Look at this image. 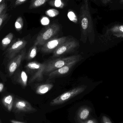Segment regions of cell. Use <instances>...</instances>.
<instances>
[{
  "mask_svg": "<svg viewBox=\"0 0 123 123\" xmlns=\"http://www.w3.org/2000/svg\"><path fill=\"white\" fill-rule=\"evenodd\" d=\"M27 0H16L15 5L16 6H19L26 2Z\"/></svg>",
  "mask_w": 123,
  "mask_h": 123,
  "instance_id": "83f0119b",
  "label": "cell"
},
{
  "mask_svg": "<svg viewBox=\"0 0 123 123\" xmlns=\"http://www.w3.org/2000/svg\"><path fill=\"white\" fill-rule=\"evenodd\" d=\"M68 39L67 37L53 38L42 45L40 50L44 53L53 52L56 49Z\"/></svg>",
  "mask_w": 123,
  "mask_h": 123,
  "instance_id": "52a82bcc",
  "label": "cell"
},
{
  "mask_svg": "<svg viewBox=\"0 0 123 123\" xmlns=\"http://www.w3.org/2000/svg\"><path fill=\"white\" fill-rule=\"evenodd\" d=\"M68 18L70 20L75 23H77V18L76 16L73 12L70 11L68 12L67 14Z\"/></svg>",
  "mask_w": 123,
  "mask_h": 123,
  "instance_id": "7402d4cb",
  "label": "cell"
},
{
  "mask_svg": "<svg viewBox=\"0 0 123 123\" xmlns=\"http://www.w3.org/2000/svg\"><path fill=\"white\" fill-rule=\"evenodd\" d=\"M28 76L27 74L24 71H22L21 72L20 74V82L24 87L26 86L27 85Z\"/></svg>",
  "mask_w": 123,
  "mask_h": 123,
  "instance_id": "ffe728a7",
  "label": "cell"
},
{
  "mask_svg": "<svg viewBox=\"0 0 123 123\" xmlns=\"http://www.w3.org/2000/svg\"><path fill=\"white\" fill-rule=\"evenodd\" d=\"M37 45L34 44L31 48L27 55V58L28 60H32L36 57L37 53Z\"/></svg>",
  "mask_w": 123,
  "mask_h": 123,
  "instance_id": "ac0fdd59",
  "label": "cell"
},
{
  "mask_svg": "<svg viewBox=\"0 0 123 123\" xmlns=\"http://www.w3.org/2000/svg\"><path fill=\"white\" fill-rule=\"evenodd\" d=\"M4 85L3 83L0 82V92H2V90L3 89Z\"/></svg>",
  "mask_w": 123,
  "mask_h": 123,
  "instance_id": "1f68e13d",
  "label": "cell"
},
{
  "mask_svg": "<svg viewBox=\"0 0 123 123\" xmlns=\"http://www.w3.org/2000/svg\"><path fill=\"white\" fill-rule=\"evenodd\" d=\"M45 14L50 17H54L59 14V12L57 9H51L46 11Z\"/></svg>",
  "mask_w": 123,
  "mask_h": 123,
  "instance_id": "44dd1931",
  "label": "cell"
},
{
  "mask_svg": "<svg viewBox=\"0 0 123 123\" xmlns=\"http://www.w3.org/2000/svg\"><path fill=\"white\" fill-rule=\"evenodd\" d=\"M49 19L46 17H44L41 19V24L44 25H47L49 23Z\"/></svg>",
  "mask_w": 123,
  "mask_h": 123,
  "instance_id": "cb8c5ba5",
  "label": "cell"
},
{
  "mask_svg": "<svg viewBox=\"0 0 123 123\" xmlns=\"http://www.w3.org/2000/svg\"><path fill=\"white\" fill-rule=\"evenodd\" d=\"M61 0H55V6L57 7H59L61 6Z\"/></svg>",
  "mask_w": 123,
  "mask_h": 123,
  "instance_id": "f1b7e54d",
  "label": "cell"
},
{
  "mask_svg": "<svg viewBox=\"0 0 123 123\" xmlns=\"http://www.w3.org/2000/svg\"><path fill=\"white\" fill-rule=\"evenodd\" d=\"M106 34L118 38H123V25L116 24L107 29Z\"/></svg>",
  "mask_w": 123,
  "mask_h": 123,
  "instance_id": "7c38bea8",
  "label": "cell"
},
{
  "mask_svg": "<svg viewBox=\"0 0 123 123\" xmlns=\"http://www.w3.org/2000/svg\"><path fill=\"white\" fill-rule=\"evenodd\" d=\"M13 37V35L11 32L9 33L1 41V45L4 48L6 47L11 42Z\"/></svg>",
  "mask_w": 123,
  "mask_h": 123,
  "instance_id": "2e32d148",
  "label": "cell"
},
{
  "mask_svg": "<svg viewBox=\"0 0 123 123\" xmlns=\"http://www.w3.org/2000/svg\"><path fill=\"white\" fill-rule=\"evenodd\" d=\"M6 8V4L5 3H2L0 4V16L5 10Z\"/></svg>",
  "mask_w": 123,
  "mask_h": 123,
  "instance_id": "4316f807",
  "label": "cell"
},
{
  "mask_svg": "<svg viewBox=\"0 0 123 123\" xmlns=\"http://www.w3.org/2000/svg\"><path fill=\"white\" fill-rule=\"evenodd\" d=\"M78 123H97V121L94 119L86 120L85 121H80V122H78Z\"/></svg>",
  "mask_w": 123,
  "mask_h": 123,
  "instance_id": "484cf974",
  "label": "cell"
},
{
  "mask_svg": "<svg viewBox=\"0 0 123 123\" xmlns=\"http://www.w3.org/2000/svg\"><path fill=\"white\" fill-rule=\"evenodd\" d=\"M3 0H0V3H1V2H2V1H3Z\"/></svg>",
  "mask_w": 123,
  "mask_h": 123,
  "instance_id": "836d02e7",
  "label": "cell"
},
{
  "mask_svg": "<svg viewBox=\"0 0 123 123\" xmlns=\"http://www.w3.org/2000/svg\"><path fill=\"white\" fill-rule=\"evenodd\" d=\"M81 60V59L77 60L72 62L61 68H59L50 72L48 74L49 79H52L56 77L59 76H62L67 74L75 64H76Z\"/></svg>",
  "mask_w": 123,
  "mask_h": 123,
  "instance_id": "8fae6325",
  "label": "cell"
},
{
  "mask_svg": "<svg viewBox=\"0 0 123 123\" xmlns=\"http://www.w3.org/2000/svg\"><path fill=\"white\" fill-rule=\"evenodd\" d=\"M60 29V25L56 23H53L46 26L39 33L34 44L37 46H42L53 39L58 33Z\"/></svg>",
  "mask_w": 123,
  "mask_h": 123,
  "instance_id": "7a4b0ae2",
  "label": "cell"
},
{
  "mask_svg": "<svg viewBox=\"0 0 123 123\" xmlns=\"http://www.w3.org/2000/svg\"><path fill=\"white\" fill-rule=\"evenodd\" d=\"M26 54V50H22L18 55L14 57L8 65V70L9 74L11 75L20 66L21 62L24 60Z\"/></svg>",
  "mask_w": 123,
  "mask_h": 123,
  "instance_id": "30bf717a",
  "label": "cell"
},
{
  "mask_svg": "<svg viewBox=\"0 0 123 123\" xmlns=\"http://www.w3.org/2000/svg\"><path fill=\"white\" fill-rule=\"evenodd\" d=\"M84 0V3L80 8L79 19L81 37L85 42L88 35L94 33V27L89 8V0Z\"/></svg>",
  "mask_w": 123,
  "mask_h": 123,
  "instance_id": "6da1fadb",
  "label": "cell"
},
{
  "mask_svg": "<svg viewBox=\"0 0 123 123\" xmlns=\"http://www.w3.org/2000/svg\"><path fill=\"white\" fill-rule=\"evenodd\" d=\"M112 0H101L102 2L104 4H105L108 3H110Z\"/></svg>",
  "mask_w": 123,
  "mask_h": 123,
  "instance_id": "f546056e",
  "label": "cell"
},
{
  "mask_svg": "<svg viewBox=\"0 0 123 123\" xmlns=\"http://www.w3.org/2000/svg\"><path fill=\"white\" fill-rule=\"evenodd\" d=\"M91 108L87 106L81 107L77 111L76 118L78 122L86 120L89 117L92 112Z\"/></svg>",
  "mask_w": 123,
  "mask_h": 123,
  "instance_id": "4fadbf2b",
  "label": "cell"
},
{
  "mask_svg": "<svg viewBox=\"0 0 123 123\" xmlns=\"http://www.w3.org/2000/svg\"><path fill=\"white\" fill-rule=\"evenodd\" d=\"M0 123H1L0 120Z\"/></svg>",
  "mask_w": 123,
  "mask_h": 123,
  "instance_id": "e575fe53",
  "label": "cell"
},
{
  "mask_svg": "<svg viewBox=\"0 0 123 123\" xmlns=\"http://www.w3.org/2000/svg\"><path fill=\"white\" fill-rule=\"evenodd\" d=\"M86 88V86L83 85L70 90L52 100L50 103V105L54 106L63 104L72 98L82 93Z\"/></svg>",
  "mask_w": 123,
  "mask_h": 123,
  "instance_id": "277c9868",
  "label": "cell"
},
{
  "mask_svg": "<svg viewBox=\"0 0 123 123\" xmlns=\"http://www.w3.org/2000/svg\"><path fill=\"white\" fill-rule=\"evenodd\" d=\"M102 123H112L111 121L110 120V118L108 117L105 115L102 116Z\"/></svg>",
  "mask_w": 123,
  "mask_h": 123,
  "instance_id": "d4e9b609",
  "label": "cell"
},
{
  "mask_svg": "<svg viewBox=\"0 0 123 123\" xmlns=\"http://www.w3.org/2000/svg\"><path fill=\"white\" fill-rule=\"evenodd\" d=\"M81 59H82L81 56L78 55L50 61L48 62L45 63L44 73L49 74L50 72L61 68L72 62Z\"/></svg>",
  "mask_w": 123,
  "mask_h": 123,
  "instance_id": "3957f363",
  "label": "cell"
},
{
  "mask_svg": "<svg viewBox=\"0 0 123 123\" xmlns=\"http://www.w3.org/2000/svg\"><path fill=\"white\" fill-rule=\"evenodd\" d=\"M10 122H11V123H25L13 120H10Z\"/></svg>",
  "mask_w": 123,
  "mask_h": 123,
  "instance_id": "4dcf8cb0",
  "label": "cell"
},
{
  "mask_svg": "<svg viewBox=\"0 0 123 123\" xmlns=\"http://www.w3.org/2000/svg\"><path fill=\"white\" fill-rule=\"evenodd\" d=\"M53 87L52 84H46L39 85L36 90L37 94L39 95H44L50 91Z\"/></svg>",
  "mask_w": 123,
  "mask_h": 123,
  "instance_id": "9a60e30c",
  "label": "cell"
},
{
  "mask_svg": "<svg viewBox=\"0 0 123 123\" xmlns=\"http://www.w3.org/2000/svg\"><path fill=\"white\" fill-rule=\"evenodd\" d=\"M7 14L6 13V11L4 10L0 16V27L1 26L4 20L7 18Z\"/></svg>",
  "mask_w": 123,
  "mask_h": 123,
  "instance_id": "603a6c76",
  "label": "cell"
},
{
  "mask_svg": "<svg viewBox=\"0 0 123 123\" xmlns=\"http://www.w3.org/2000/svg\"><path fill=\"white\" fill-rule=\"evenodd\" d=\"M120 2L121 4H123V0H120Z\"/></svg>",
  "mask_w": 123,
  "mask_h": 123,
  "instance_id": "d6a6232c",
  "label": "cell"
},
{
  "mask_svg": "<svg viewBox=\"0 0 123 123\" xmlns=\"http://www.w3.org/2000/svg\"><path fill=\"white\" fill-rule=\"evenodd\" d=\"M45 63H41L37 62H29L27 64L26 68L33 73L29 83L35 81H41L43 79V74H44Z\"/></svg>",
  "mask_w": 123,
  "mask_h": 123,
  "instance_id": "5b68a950",
  "label": "cell"
},
{
  "mask_svg": "<svg viewBox=\"0 0 123 123\" xmlns=\"http://www.w3.org/2000/svg\"><path fill=\"white\" fill-rule=\"evenodd\" d=\"M2 104L9 112H11L13 108L14 100L11 95L5 96L2 100Z\"/></svg>",
  "mask_w": 123,
  "mask_h": 123,
  "instance_id": "5bb4252c",
  "label": "cell"
},
{
  "mask_svg": "<svg viewBox=\"0 0 123 123\" xmlns=\"http://www.w3.org/2000/svg\"><path fill=\"white\" fill-rule=\"evenodd\" d=\"M48 0H32L30 5V9L35 8L44 4Z\"/></svg>",
  "mask_w": 123,
  "mask_h": 123,
  "instance_id": "e0dca14e",
  "label": "cell"
},
{
  "mask_svg": "<svg viewBox=\"0 0 123 123\" xmlns=\"http://www.w3.org/2000/svg\"><path fill=\"white\" fill-rule=\"evenodd\" d=\"M79 45L78 42L75 40L69 39L54 51L53 56L60 57L67 54L75 49Z\"/></svg>",
  "mask_w": 123,
  "mask_h": 123,
  "instance_id": "8992f818",
  "label": "cell"
},
{
  "mask_svg": "<svg viewBox=\"0 0 123 123\" xmlns=\"http://www.w3.org/2000/svg\"><path fill=\"white\" fill-rule=\"evenodd\" d=\"M24 26L23 19L21 17H19L16 20L15 23V27L16 30L20 31L22 29Z\"/></svg>",
  "mask_w": 123,
  "mask_h": 123,
  "instance_id": "d6986e66",
  "label": "cell"
},
{
  "mask_svg": "<svg viewBox=\"0 0 123 123\" xmlns=\"http://www.w3.org/2000/svg\"><path fill=\"white\" fill-rule=\"evenodd\" d=\"M27 44V42L24 40L19 39L12 44L6 52V56L9 59H13L16 55L20 52Z\"/></svg>",
  "mask_w": 123,
  "mask_h": 123,
  "instance_id": "9c48e42d",
  "label": "cell"
},
{
  "mask_svg": "<svg viewBox=\"0 0 123 123\" xmlns=\"http://www.w3.org/2000/svg\"><path fill=\"white\" fill-rule=\"evenodd\" d=\"M13 111L16 112L33 113L37 109L33 107L29 102L24 100L17 99L14 102Z\"/></svg>",
  "mask_w": 123,
  "mask_h": 123,
  "instance_id": "ba28073f",
  "label": "cell"
}]
</instances>
